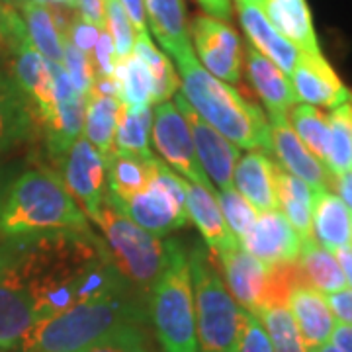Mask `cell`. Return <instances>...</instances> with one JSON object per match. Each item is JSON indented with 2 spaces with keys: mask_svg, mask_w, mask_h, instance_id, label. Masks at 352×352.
I'll return each instance as SVG.
<instances>
[{
  "mask_svg": "<svg viewBox=\"0 0 352 352\" xmlns=\"http://www.w3.org/2000/svg\"><path fill=\"white\" fill-rule=\"evenodd\" d=\"M0 252L28 292L38 323L78 303L133 288L116 266L104 239L92 231L2 239Z\"/></svg>",
  "mask_w": 352,
  "mask_h": 352,
  "instance_id": "6da1fadb",
  "label": "cell"
},
{
  "mask_svg": "<svg viewBox=\"0 0 352 352\" xmlns=\"http://www.w3.org/2000/svg\"><path fill=\"white\" fill-rule=\"evenodd\" d=\"M61 231H92L63 176L38 166L16 176L0 194V241Z\"/></svg>",
  "mask_w": 352,
  "mask_h": 352,
  "instance_id": "7a4b0ae2",
  "label": "cell"
},
{
  "mask_svg": "<svg viewBox=\"0 0 352 352\" xmlns=\"http://www.w3.org/2000/svg\"><path fill=\"white\" fill-rule=\"evenodd\" d=\"M176 65L180 71V92L206 124L237 147L272 151L268 118L256 104L210 75L196 59L194 51L176 59Z\"/></svg>",
  "mask_w": 352,
  "mask_h": 352,
  "instance_id": "3957f363",
  "label": "cell"
},
{
  "mask_svg": "<svg viewBox=\"0 0 352 352\" xmlns=\"http://www.w3.org/2000/svg\"><path fill=\"white\" fill-rule=\"evenodd\" d=\"M124 323H149L147 298L135 288L78 303L38 323L20 352H82Z\"/></svg>",
  "mask_w": 352,
  "mask_h": 352,
  "instance_id": "277c9868",
  "label": "cell"
},
{
  "mask_svg": "<svg viewBox=\"0 0 352 352\" xmlns=\"http://www.w3.org/2000/svg\"><path fill=\"white\" fill-rule=\"evenodd\" d=\"M188 266L194 292L198 352H237L245 309H241L229 294L204 247L196 245L188 252Z\"/></svg>",
  "mask_w": 352,
  "mask_h": 352,
  "instance_id": "5b68a950",
  "label": "cell"
},
{
  "mask_svg": "<svg viewBox=\"0 0 352 352\" xmlns=\"http://www.w3.org/2000/svg\"><path fill=\"white\" fill-rule=\"evenodd\" d=\"M149 321L164 352H198L188 254L176 243L170 263L147 294Z\"/></svg>",
  "mask_w": 352,
  "mask_h": 352,
  "instance_id": "8992f818",
  "label": "cell"
},
{
  "mask_svg": "<svg viewBox=\"0 0 352 352\" xmlns=\"http://www.w3.org/2000/svg\"><path fill=\"white\" fill-rule=\"evenodd\" d=\"M94 221L102 229L104 243L120 272L133 288L147 296L170 263L178 241L157 237L141 229L106 198Z\"/></svg>",
  "mask_w": 352,
  "mask_h": 352,
  "instance_id": "52a82bcc",
  "label": "cell"
},
{
  "mask_svg": "<svg viewBox=\"0 0 352 352\" xmlns=\"http://www.w3.org/2000/svg\"><path fill=\"white\" fill-rule=\"evenodd\" d=\"M184 182L186 180L182 176H178L175 170H170L166 164L159 161L147 188L127 200H116L106 190L104 198L120 214L129 217L135 226L157 237H166L175 229L188 223Z\"/></svg>",
  "mask_w": 352,
  "mask_h": 352,
  "instance_id": "ba28073f",
  "label": "cell"
},
{
  "mask_svg": "<svg viewBox=\"0 0 352 352\" xmlns=\"http://www.w3.org/2000/svg\"><path fill=\"white\" fill-rule=\"evenodd\" d=\"M151 141L170 170H176V175L182 176L188 182L215 190L198 161L188 124L182 118V113L176 110L173 102L155 104Z\"/></svg>",
  "mask_w": 352,
  "mask_h": 352,
  "instance_id": "9c48e42d",
  "label": "cell"
},
{
  "mask_svg": "<svg viewBox=\"0 0 352 352\" xmlns=\"http://www.w3.org/2000/svg\"><path fill=\"white\" fill-rule=\"evenodd\" d=\"M190 36L196 47V59L215 78L237 82L243 67V47L237 32L217 18L196 16L190 22Z\"/></svg>",
  "mask_w": 352,
  "mask_h": 352,
  "instance_id": "30bf717a",
  "label": "cell"
},
{
  "mask_svg": "<svg viewBox=\"0 0 352 352\" xmlns=\"http://www.w3.org/2000/svg\"><path fill=\"white\" fill-rule=\"evenodd\" d=\"M175 100L176 110L182 113V118L188 124L198 161L210 182H214L217 190L233 188V170L241 159L239 147L223 138L210 124H206L180 90L175 92Z\"/></svg>",
  "mask_w": 352,
  "mask_h": 352,
  "instance_id": "8fae6325",
  "label": "cell"
},
{
  "mask_svg": "<svg viewBox=\"0 0 352 352\" xmlns=\"http://www.w3.org/2000/svg\"><path fill=\"white\" fill-rule=\"evenodd\" d=\"M63 182L87 217L94 219L106 194V161L85 135L63 155Z\"/></svg>",
  "mask_w": 352,
  "mask_h": 352,
  "instance_id": "7c38bea8",
  "label": "cell"
},
{
  "mask_svg": "<svg viewBox=\"0 0 352 352\" xmlns=\"http://www.w3.org/2000/svg\"><path fill=\"white\" fill-rule=\"evenodd\" d=\"M241 247L264 266H282L298 261L302 239L280 210L256 215L251 229L239 241Z\"/></svg>",
  "mask_w": 352,
  "mask_h": 352,
  "instance_id": "4fadbf2b",
  "label": "cell"
},
{
  "mask_svg": "<svg viewBox=\"0 0 352 352\" xmlns=\"http://www.w3.org/2000/svg\"><path fill=\"white\" fill-rule=\"evenodd\" d=\"M36 323L34 303L0 252V352H20Z\"/></svg>",
  "mask_w": 352,
  "mask_h": 352,
  "instance_id": "5bb4252c",
  "label": "cell"
},
{
  "mask_svg": "<svg viewBox=\"0 0 352 352\" xmlns=\"http://www.w3.org/2000/svg\"><path fill=\"white\" fill-rule=\"evenodd\" d=\"M289 76L296 98L315 108L335 110L352 98L351 90L342 85L335 69L321 53H300V59Z\"/></svg>",
  "mask_w": 352,
  "mask_h": 352,
  "instance_id": "9a60e30c",
  "label": "cell"
},
{
  "mask_svg": "<svg viewBox=\"0 0 352 352\" xmlns=\"http://www.w3.org/2000/svg\"><path fill=\"white\" fill-rule=\"evenodd\" d=\"M268 126L272 153H276L278 161L286 173L303 180L314 192L335 186V176L300 141L288 124V118H268Z\"/></svg>",
  "mask_w": 352,
  "mask_h": 352,
  "instance_id": "2e32d148",
  "label": "cell"
},
{
  "mask_svg": "<svg viewBox=\"0 0 352 352\" xmlns=\"http://www.w3.org/2000/svg\"><path fill=\"white\" fill-rule=\"evenodd\" d=\"M8 55H12V78L24 92L30 104H34L39 122L45 126L55 113L53 80L50 61L39 53L30 39L24 38Z\"/></svg>",
  "mask_w": 352,
  "mask_h": 352,
  "instance_id": "e0dca14e",
  "label": "cell"
},
{
  "mask_svg": "<svg viewBox=\"0 0 352 352\" xmlns=\"http://www.w3.org/2000/svg\"><path fill=\"white\" fill-rule=\"evenodd\" d=\"M184 188H186V214L190 221L198 227L206 247L214 252L215 256H219L229 249L241 245L237 237L231 233L226 217L219 210L215 190L194 184L188 180L184 182Z\"/></svg>",
  "mask_w": 352,
  "mask_h": 352,
  "instance_id": "ac0fdd59",
  "label": "cell"
},
{
  "mask_svg": "<svg viewBox=\"0 0 352 352\" xmlns=\"http://www.w3.org/2000/svg\"><path fill=\"white\" fill-rule=\"evenodd\" d=\"M276 170L278 164L268 157V153H247L235 164L233 188L261 214L278 210Z\"/></svg>",
  "mask_w": 352,
  "mask_h": 352,
  "instance_id": "d6986e66",
  "label": "cell"
},
{
  "mask_svg": "<svg viewBox=\"0 0 352 352\" xmlns=\"http://www.w3.org/2000/svg\"><path fill=\"white\" fill-rule=\"evenodd\" d=\"M288 309L307 351H315L329 342L335 329V317L321 292L307 284H298L289 292Z\"/></svg>",
  "mask_w": 352,
  "mask_h": 352,
  "instance_id": "ffe728a7",
  "label": "cell"
},
{
  "mask_svg": "<svg viewBox=\"0 0 352 352\" xmlns=\"http://www.w3.org/2000/svg\"><path fill=\"white\" fill-rule=\"evenodd\" d=\"M237 6H239L241 25L252 47L261 51L266 59H270L282 73L292 75L302 51L294 47L288 39L278 34L274 25L264 16L261 4L243 0V2H237Z\"/></svg>",
  "mask_w": 352,
  "mask_h": 352,
  "instance_id": "44dd1931",
  "label": "cell"
},
{
  "mask_svg": "<svg viewBox=\"0 0 352 352\" xmlns=\"http://www.w3.org/2000/svg\"><path fill=\"white\" fill-rule=\"evenodd\" d=\"M65 10L69 8L41 6L32 2L22 4V20L25 24L28 39L51 63L63 61L67 28L71 24V18L65 16Z\"/></svg>",
  "mask_w": 352,
  "mask_h": 352,
  "instance_id": "7402d4cb",
  "label": "cell"
},
{
  "mask_svg": "<svg viewBox=\"0 0 352 352\" xmlns=\"http://www.w3.org/2000/svg\"><path fill=\"white\" fill-rule=\"evenodd\" d=\"M247 73L256 94L264 102V108L268 110V118H286L292 106L298 102L288 75L252 45L247 50Z\"/></svg>",
  "mask_w": 352,
  "mask_h": 352,
  "instance_id": "603a6c76",
  "label": "cell"
},
{
  "mask_svg": "<svg viewBox=\"0 0 352 352\" xmlns=\"http://www.w3.org/2000/svg\"><path fill=\"white\" fill-rule=\"evenodd\" d=\"M145 16L155 39L175 61L192 53L184 0H145Z\"/></svg>",
  "mask_w": 352,
  "mask_h": 352,
  "instance_id": "cb8c5ba5",
  "label": "cell"
},
{
  "mask_svg": "<svg viewBox=\"0 0 352 352\" xmlns=\"http://www.w3.org/2000/svg\"><path fill=\"white\" fill-rule=\"evenodd\" d=\"M261 8L278 34L302 53H321L305 0H261Z\"/></svg>",
  "mask_w": 352,
  "mask_h": 352,
  "instance_id": "d4e9b609",
  "label": "cell"
},
{
  "mask_svg": "<svg viewBox=\"0 0 352 352\" xmlns=\"http://www.w3.org/2000/svg\"><path fill=\"white\" fill-rule=\"evenodd\" d=\"M311 229L314 239L327 251L335 252L340 247H346L352 243L351 210L337 194L317 190L311 206Z\"/></svg>",
  "mask_w": 352,
  "mask_h": 352,
  "instance_id": "484cf974",
  "label": "cell"
},
{
  "mask_svg": "<svg viewBox=\"0 0 352 352\" xmlns=\"http://www.w3.org/2000/svg\"><path fill=\"white\" fill-rule=\"evenodd\" d=\"M159 159H143L127 151L113 149L106 159V188L116 200H127L145 190L153 180Z\"/></svg>",
  "mask_w": 352,
  "mask_h": 352,
  "instance_id": "4316f807",
  "label": "cell"
},
{
  "mask_svg": "<svg viewBox=\"0 0 352 352\" xmlns=\"http://www.w3.org/2000/svg\"><path fill=\"white\" fill-rule=\"evenodd\" d=\"M32 110L14 78L0 71V155L22 143L32 131Z\"/></svg>",
  "mask_w": 352,
  "mask_h": 352,
  "instance_id": "83f0119b",
  "label": "cell"
},
{
  "mask_svg": "<svg viewBox=\"0 0 352 352\" xmlns=\"http://www.w3.org/2000/svg\"><path fill=\"white\" fill-rule=\"evenodd\" d=\"M276 198L280 212L286 215L289 226L296 229L300 239H311V206H314V190L303 180L286 173L284 168L276 170Z\"/></svg>",
  "mask_w": 352,
  "mask_h": 352,
  "instance_id": "f1b7e54d",
  "label": "cell"
},
{
  "mask_svg": "<svg viewBox=\"0 0 352 352\" xmlns=\"http://www.w3.org/2000/svg\"><path fill=\"white\" fill-rule=\"evenodd\" d=\"M122 102L116 96H106L98 92H90L87 102V118H85V129L82 135L87 141L100 153L104 161L110 157L116 149V127H118V116H120Z\"/></svg>",
  "mask_w": 352,
  "mask_h": 352,
  "instance_id": "f546056e",
  "label": "cell"
},
{
  "mask_svg": "<svg viewBox=\"0 0 352 352\" xmlns=\"http://www.w3.org/2000/svg\"><path fill=\"white\" fill-rule=\"evenodd\" d=\"M298 268L302 272L305 284L325 296L346 288V280L340 272V266L335 254L327 251L325 247H321L314 237L302 241Z\"/></svg>",
  "mask_w": 352,
  "mask_h": 352,
  "instance_id": "4dcf8cb0",
  "label": "cell"
},
{
  "mask_svg": "<svg viewBox=\"0 0 352 352\" xmlns=\"http://www.w3.org/2000/svg\"><path fill=\"white\" fill-rule=\"evenodd\" d=\"M118 100L127 108H147L155 104V82L147 65L135 53L118 59L113 67Z\"/></svg>",
  "mask_w": 352,
  "mask_h": 352,
  "instance_id": "1f68e13d",
  "label": "cell"
},
{
  "mask_svg": "<svg viewBox=\"0 0 352 352\" xmlns=\"http://www.w3.org/2000/svg\"><path fill=\"white\" fill-rule=\"evenodd\" d=\"M153 110L147 108H127L122 104L116 127L113 145L120 151H127L143 159H153L151 151Z\"/></svg>",
  "mask_w": 352,
  "mask_h": 352,
  "instance_id": "d6a6232c",
  "label": "cell"
},
{
  "mask_svg": "<svg viewBox=\"0 0 352 352\" xmlns=\"http://www.w3.org/2000/svg\"><path fill=\"white\" fill-rule=\"evenodd\" d=\"M288 124L303 145L325 164L329 157V116L309 104H296L288 112Z\"/></svg>",
  "mask_w": 352,
  "mask_h": 352,
  "instance_id": "836d02e7",
  "label": "cell"
},
{
  "mask_svg": "<svg viewBox=\"0 0 352 352\" xmlns=\"http://www.w3.org/2000/svg\"><path fill=\"white\" fill-rule=\"evenodd\" d=\"M329 157L325 166L333 176L352 170V98L329 113Z\"/></svg>",
  "mask_w": 352,
  "mask_h": 352,
  "instance_id": "e575fe53",
  "label": "cell"
},
{
  "mask_svg": "<svg viewBox=\"0 0 352 352\" xmlns=\"http://www.w3.org/2000/svg\"><path fill=\"white\" fill-rule=\"evenodd\" d=\"M133 53L147 65L151 73L153 82H155V104L168 102V98L178 90V76L170 59L153 43L149 32L135 36Z\"/></svg>",
  "mask_w": 352,
  "mask_h": 352,
  "instance_id": "d590c367",
  "label": "cell"
},
{
  "mask_svg": "<svg viewBox=\"0 0 352 352\" xmlns=\"http://www.w3.org/2000/svg\"><path fill=\"white\" fill-rule=\"evenodd\" d=\"M256 317L263 321L274 352H309L303 344L302 335L289 314L288 305L266 307Z\"/></svg>",
  "mask_w": 352,
  "mask_h": 352,
  "instance_id": "8d00e7d4",
  "label": "cell"
},
{
  "mask_svg": "<svg viewBox=\"0 0 352 352\" xmlns=\"http://www.w3.org/2000/svg\"><path fill=\"white\" fill-rule=\"evenodd\" d=\"M82 352H157V344L147 323H124Z\"/></svg>",
  "mask_w": 352,
  "mask_h": 352,
  "instance_id": "74e56055",
  "label": "cell"
},
{
  "mask_svg": "<svg viewBox=\"0 0 352 352\" xmlns=\"http://www.w3.org/2000/svg\"><path fill=\"white\" fill-rule=\"evenodd\" d=\"M215 198L219 204V210L226 217L227 226L231 233L237 237V241L243 239V235L251 229V226L256 219V210L252 208L249 201L241 196L235 188L229 190H215Z\"/></svg>",
  "mask_w": 352,
  "mask_h": 352,
  "instance_id": "f35d334b",
  "label": "cell"
},
{
  "mask_svg": "<svg viewBox=\"0 0 352 352\" xmlns=\"http://www.w3.org/2000/svg\"><path fill=\"white\" fill-rule=\"evenodd\" d=\"M104 30L108 32V36L113 41V50L116 57L124 59L127 55L133 53L135 45V30L129 22L127 14L124 12L122 4L118 0H106V8H104Z\"/></svg>",
  "mask_w": 352,
  "mask_h": 352,
  "instance_id": "ab89813d",
  "label": "cell"
},
{
  "mask_svg": "<svg viewBox=\"0 0 352 352\" xmlns=\"http://www.w3.org/2000/svg\"><path fill=\"white\" fill-rule=\"evenodd\" d=\"M61 65L71 78L73 87L76 88V92L88 96L92 90V85H94V67H92L90 57L85 55L82 51L76 50L75 45H71L69 41H65Z\"/></svg>",
  "mask_w": 352,
  "mask_h": 352,
  "instance_id": "60d3db41",
  "label": "cell"
},
{
  "mask_svg": "<svg viewBox=\"0 0 352 352\" xmlns=\"http://www.w3.org/2000/svg\"><path fill=\"white\" fill-rule=\"evenodd\" d=\"M28 36L22 14L14 6H8L0 0V55L10 53L22 38Z\"/></svg>",
  "mask_w": 352,
  "mask_h": 352,
  "instance_id": "b9f144b4",
  "label": "cell"
},
{
  "mask_svg": "<svg viewBox=\"0 0 352 352\" xmlns=\"http://www.w3.org/2000/svg\"><path fill=\"white\" fill-rule=\"evenodd\" d=\"M237 352H274L263 321L256 315L245 311Z\"/></svg>",
  "mask_w": 352,
  "mask_h": 352,
  "instance_id": "7bdbcfd3",
  "label": "cell"
},
{
  "mask_svg": "<svg viewBox=\"0 0 352 352\" xmlns=\"http://www.w3.org/2000/svg\"><path fill=\"white\" fill-rule=\"evenodd\" d=\"M104 28L90 24L88 20H85L82 16H73L71 18V24L67 28V41L71 45H75L76 50L82 51L85 55H92V50L96 45V41L100 38V32Z\"/></svg>",
  "mask_w": 352,
  "mask_h": 352,
  "instance_id": "ee69618b",
  "label": "cell"
},
{
  "mask_svg": "<svg viewBox=\"0 0 352 352\" xmlns=\"http://www.w3.org/2000/svg\"><path fill=\"white\" fill-rule=\"evenodd\" d=\"M116 61H118V57H116L112 38L108 36L106 30H102L100 38L96 41L94 50H92V67H94V75L112 76Z\"/></svg>",
  "mask_w": 352,
  "mask_h": 352,
  "instance_id": "f6af8a7d",
  "label": "cell"
},
{
  "mask_svg": "<svg viewBox=\"0 0 352 352\" xmlns=\"http://www.w3.org/2000/svg\"><path fill=\"white\" fill-rule=\"evenodd\" d=\"M331 314L339 319V323L352 325V288H342L325 296Z\"/></svg>",
  "mask_w": 352,
  "mask_h": 352,
  "instance_id": "bcb514c9",
  "label": "cell"
},
{
  "mask_svg": "<svg viewBox=\"0 0 352 352\" xmlns=\"http://www.w3.org/2000/svg\"><path fill=\"white\" fill-rule=\"evenodd\" d=\"M127 14L135 34L147 32V16H145V0H118Z\"/></svg>",
  "mask_w": 352,
  "mask_h": 352,
  "instance_id": "7dc6e473",
  "label": "cell"
},
{
  "mask_svg": "<svg viewBox=\"0 0 352 352\" xmlns=\"http://www.w3.org/2000/svg\"><path fill=\"white\" fill-rule=\"evenodd\" d=\"M104 8H106V0H78L76 2V10L78 16H82L90 24L104 28Z\"/></svg>",
  "mask_w": 352,
  "mask_h": 352,
  "instance_id": "c3c4849f",
  "label": "cell"
},
{
  "mask_svg": "<svg viewBox=\"0 0 352 352\" xmlns=\"http://www.w3.org/2000/svg\"><path fill=\"white\" fill-rule=\"evenodd\" d=\"M206 16L217 18L221 22H229L231 18V0H198Z\"/></svg>",
  "mask_w": 352,
  "mask_h": 352,
  "instance_id": "681fc988",
  "label": "cell"
},
{
  "mask_svg": "<svg viewBox=\"0 0 352 352\" xmlns=\"http://www.w3.org/2000/svg\"><path fill=\"white\" fill-rule=\"evenodd\" d=\"M331 344L337 346L340 352H352V325L335 323V329L331 333Z\"/></svg>",
  "mask_w": 352,
  "mask_h": 352,
  "instance_id": "f907efd6",
  "label": "cell"
},
{
  "mask_svg": "<svg viewBox=\"0 0 352 352\" xmlns=\"http://www.w3.org/2000/svg\"><path fill=\"white\" fill-rule=\"evenodd\" d=\"M333 254H335V258H337V263H339L340 272H342V276L346 280V284L352 288V243L351 245H346V247L337 249Z\"/></svg>",
  "mask_w": 352,
  "mask_h": 352,
  "instance_id": "816d5d0a",
  "label": "cell"
},
{
  "mask_svg": "<svg viewBox=\"0 0 352 352\" xmlns=\"http://www.w3.org/2000/svg\"><path fill=\"white\" fill-rule=\"evenodd\" d=\"M333 188L339 192V198L346 204V208L352 210V170L335 176V186Z\"/></svg>",
  "mask_w": 352,
  "mask_h": 352,
  "instance_id": "f5cc1de1",
  "label": "cell"
},
{
  "mask_svg": "<svg viewBox=\"0 0 352 352\" xmlns=\"http://www.w3.org/2000/svg\"><path fill=\"white\" fill-rule=\"evenodd\" d=\"M32 4H41V6H59V8H69V10H76V2L78 0H25Z\"/></svg>",
  "mask_w": 352,
  "mask_h": 352,
  "instance_id": "db71d44e",
  "label": "cell"
},
{
  "mask_svg": "<svg viewBox=\"0 0 352 352\" xmlns=\"http://www.w3.org/2000/svg\"><path fill=\"white\" fill-rule=\"evenodd\" d=\"M309 352H340L337 346H333L331 342H325V344H321L319 349H315V351H309Z\"/></svg>",
  "mask_w": 352,
  "mask_h": 352,
  "instance_id": "11a10c76",
  "label": "cell"
},
{
  "mask_svg": "<svg viewBox=\"0 0 352 352\" xmlns=\"http://www.w3.org/2000/svg\"><path fill=\"white\" fill-rule=\"evenodd\" d=\"M2 2H4V4H8V6H14V8H16V6H22L25 0H2Z\"/></svg>",
  "mask_w": 352,
  "mask_h": 352,
  "instance_id": "9f6ffc18",
  "label": "cell"
},
{
  "mask_svg": "<svg viewBox=\"0 0 352 352\" xmlns=\"http://www.w3.org/2000/svg\"><path fill=\"white\" fill-rule=\"evenodd\" d=\"M237 2H243V0H237ZM247 2H256V4H261V0H247Z\"/></svg>",
  "mask_w": 352,
  "mask_h": 352,
  "instance_id": "6f0895ef",
  "label": "cell"
}]
</instances>
